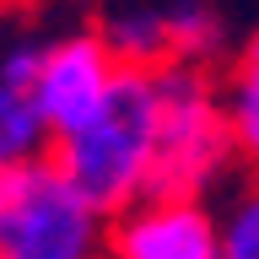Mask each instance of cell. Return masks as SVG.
<instances>
[{"mask_svg":"<svg viewBox=\"0 0 259 259\" xmlns=\"http://www.w3.org/2000/svg\"><path fill=\"white\" fill-rule=\"evenodd\" d=\"M151 135H157V70H113L92 119L49 146V162L97 216L119 222L130 205H141Z\"/></svg>","mask_w":259,"mask_h":259,"instance_id":"1","label":"cell"},{"mask_svg":"<svg viewBox=\"0 0 259 259\" xmlns=\"http://www.w3.org/2000/svg\"><path fill=\"white\" fill-rule=\"evenodd\" d=\"M222 259H259V173L243 184L232 216L222 222Z\"/></svg>","mask_w":259,"mask_h":259,"instance_id":"8","label":"cell"},{"mask_svg":"<svg viewBox=\"0 0 259 259\" xmlns=\"http://www.w3.org/2000/svg\"><path fill=\"white\" fill-rule=\"evenodd\" d=\"M222 103H227V124H232V146L238 157L259 173V27L243 38V49L227 60L222 70Z\"/></svg>","mask_w":259,"mask_h":259,"instance_id":"6","label":"cell"},{"mask_svg":"<svg viewBox=\"0 0 259 259\" xmlns=\"http://www.w3.org/2000/svg\"><path fill=\"white\" fill-rule=\"evenodd\" d=\"M97 222L49 157L0 173V259H108Z\"/></svg>","mask_w":259,"mask_h":259,"instance_id":"3","label":"cell"},{"mask_svg":"<svg viewBox=\"0 0 259 259\" xmlns=\"http://www.w3.org/2000/svg\"><path fill=\"white\" fill-rule=\"evenodd\" d=\"M113 54L108 44L97 38V27H81V32H65L44 49V76H38V113L54 141H65L70 130H81L92 119V108L103 103L113 81Z\"/></svg>","mask_w":259,"mask_h":259,"instance_id":"4","label":"cell"},{"mask_svg":"<svg viewBox=\"0 0 259 259\" xmlns=\"http://www.w3.org/2000/svg\"><path fill=\"white\" fill-rule=\"evenodd\" d=\"M49 146H54V135H49L44 113H38V97L0 81V173L44 162Z\"/></svg>","mask_w":259,"mask_h":259,"instance_id":"7","label":"cell"},{"mask_svg":"<svg viewBox=\"0 0 259 259\" xmlns=\"http://www.w3.org/2000/svg\"><path fill=\"white\" fill-rule=\"evenodd\" d=\"M216 81L222 76L189 65L157 70V135H151L141 205H200V194L238 162Z\"/></svg>","mask_w":259,"mask_h":259,"instance_id":"2","label":"cell"},{"mask_svg":"<svg viewBox=\"0 0 259 259\" xmlns=\"http://www.w3.org/2000/svg\"><path fill=\"white\" fill-rule=\"evenodd\" d=\"M108 259H222L205 205H135L108 227Z\"/></svg>","mask_w":259,"mask_h":259,"instance_id":"5","label":"cell"}]
</instances>
